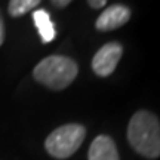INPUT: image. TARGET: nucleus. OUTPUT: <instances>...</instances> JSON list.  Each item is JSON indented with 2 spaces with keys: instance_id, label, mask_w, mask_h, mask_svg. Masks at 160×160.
<instances>
[{
  "instance_id": "f257e3e1",
  "label": "nucleus",
  "mask_w": 160,
  "mask_h": 160,
  "mask_svg": "<svg viewBox=\"0 0 160 160\" xmlns=\"http://www.w3.org/2000/svg\"><path fill=\"white\" fill-rule=\"evenodd\" d=\"M128 141L145 159L160 157V122L157 116L147 110L137 111L128 126Z\"/></svg>"
},
{
  "instance_id": "f03ea898",
  "label": "nucleus",
  "mask_w": 160,
  "mask_h": 160,
  "mask_svg": "<svg viewBox=\"0 0 160 160\" xmlns=\"http://www.w3.org/2000/svg\"><path fill=\"white\" fill-rule=\"evenodd\" d=\"M79 67L74 59L64 55H51L36 65L33 77L49 89L62 91L74 82Z\"/></svg>"
},
{
  "instance_id": "7ed1b4c3",
  "label": "nucleus",
  "mask_w": 160,
  "mask_h": 160,
  "mask_svg": "<svg viewBox=\"0 0 160 160\" xmlns=\"http://www.w3.org/2000/svg\"><path fill=\"white\" fill-rule=\"evenodd\" d=\"M85 137L86 129L83 125L79 123L62 125L46 138L45 148L55 159H68L80 148L82 142L85 141Z\"/></svg>"
},
{
  "instance_id": "20e7f679",
  "label": "nucleus",
  "mask_w": 160,
  "mask_h": 160,
  "mask_svg": "<svg viewBox=\"0 0 160 160\" xmlns=\"http://www.w3.org/2000/svg\"><path fill=\"white\" fill-rule=\"evenodd\" d=\"M123 53V46L117 42L104 45L92 59V70L99 77H107L116 70Z\"/></svg>"
},
{
  "instance_id": "39448f33",
  "label": "nucleus",
  "mask_w": 160,
  "mask_h": 160,
  "mask_svg": "<svg viewBox=\"0 0 160 160\" xmlns=\"http://www.w3.org/2000/svg\"><path fill=\"white\" fill-rule=\"evenodd\" d=\"M131 19V9L125 5H113L105 8L104 12L98 17L95 28L99 31H110L125 25Z\"/></svg>"
},
{
  "instance_id": "423d86ee",
  "label": "nucleus",
  "mask_w": 160,
  "mask_h": 160,
  "mask_svg": "<svg viewBox=\"0 0 160 160\" xmlns=\"http://www.w3.org/2000/svg\"><path fill=\"white\" fill-rule=\"evenodd\" d=\"M88 160H119V153L114 141L108 135H99L92 141Z\"/></svg>"
},
{
  "instance_id": "0eeeda50",
  "label": "nucleus",
  "mask_w": 160,
  "mask_h": 160,
  "mask_svg": "<svg viewBox=\"0 0 160 160\" xmlns=\"http://www.w3.org/2000/svg\"><path fill=\"white\" fill-rule=\"evenodd\" d=\"M33 21L37 27V31H39L43 43H51L52 40L57 37V30H55V25L52 22L51 15L48 13V11H45V9L34 11Z\"/></svg>"
},
{
  "instance_id": "6e6552de",
  "label": "nucleus",
  "mask_w": 160,
  "mask_h": 160,
  "mask_svg": "<svg viewBox=\"0 0 160 160\" xmlns=\"http://www.w3.org/2000/svg\"><path fill=\"white\" fill-rule=\"evenodd\" d=\"M39 0H11L8 5V12L12 18L22 17L24 13L33 11V8L39 6Z\"/></svg>"
},
{
  "instance_id": "1a4fd4ad",
  "label": "nucleus",
  "mask_w": 160,
  "mask_h": 160,
  "mask_svg": "<svg viewBox=\"0 0 160 160\" xmlns=\"http://www.w3.org/2000/svg\"><path fill=\"white\" fill-rule=\"evenodd\" d=\"M88 5L91 6V8H93V9H101V8H104V6L107 5V2L105 0H89Z\"/></svg>"
},
{
  "instance_id": "9d476101",
  "label": "nucleus",
  "mask_w": 160,
  "mask_h": 160,
  "mask_svg": "<svg viewBox=\"0 0 160 160\" xmlns=\"http://www.w3.org/2000/svg\"><path fill=\"white\" fill-rule=\"evenodd\" d=\"M3 42H5V21L0 13V46L3 45Z\"/></svg>"
},
{
  "instance_id": "9b49d317",
  "label": "nucleus",
  "mask_w": 160,
  "mask_h": 160,
  "mask_svg": "<svg viewBox=\"0 0 160 160\" xmlns=\"http://www.w3.org/2000/svg\"><path fill=\"white\" fill-rule=\"evenodd\" d=\"M51 3H52V6H55V8H65V6H68L71 2H70V0H52Z\"/></svg>"
}]
</instances>
